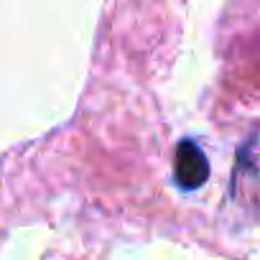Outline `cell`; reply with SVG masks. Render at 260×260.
Wrapping results in <instances>:
<instances>
[{
	"mask_svg": "<svg viewBox=\"0 0 260 260\" xmlns=\"http://www.w3.org/2000/svg\"><path fill=\"white\" fill-rule=\"evenodd\" d=\"M174 179L181 189H199L209 179V161L194 141H181L174 158Z\"/></svg>",
	"mask_w": 260,
	"mask_h": 260,
	"instance_id": "cell-1",
	"label": "cell"
}]
</instances>
